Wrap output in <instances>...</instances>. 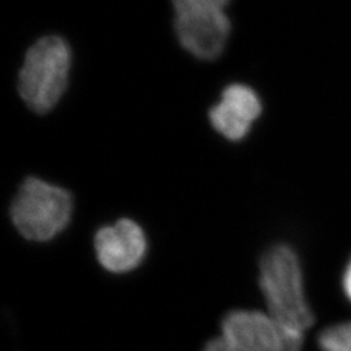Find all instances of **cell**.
<instances>
[{"mask_svg": "<svg viewBox=\"0 0 351 351\" xmlns=\"http://www.w3.org/2000/svg\"><path fill=\"white\" fill-rule=\"evenodd\" d=\"M262 111L261 101L249 86L234 84L223 91L221 101L210 111L213 128L229 141L245 138Z\"/></svg>", "mask_w": 351, "mask_h": 351, "instance_id": "cell-6", "label": "cell"}, {"mask_svg": "<svg viewBox=\"0 0 351 351\" xmlns=\"http://www.w3.org/2000/svg\"><path fill=\"white\" fill-rule=\"evenodd\" d=\"M259 285L281 339V351H301L304 332L314 324L306 301L300 259L288 245L265 251L259 264Z\"/></svg>", "mask_w": 351, "mask_h": 351, "instance_id": "cell-1", "label": "cell"}, {"mask_svg": "<svg viewBox=\"0 0 351 351\" xmlns=\"http://www.w3.org/2000/svg\"><path fill=\"white\" fill-rule=\"evenodd\" d=\"M72 213V194L36 177L26 178L11 204L13 226L24 239L34 242L59 236L69 226Z\"/></svg>", "mask_w": 351, "mask_h": 351, "instance_id": "cell-2", "label": "cell"}, {"mask_svg": "<svg viewBox=\"0 0 351 351\" xmlns=\"http://www.w3.org/2000/svg\"><path fill=\"white\" fill-rule=\"evenodd\" d=\"M323 351H351V322L326 328L319 336Z\"/></svg>", "mask_w": 351, "mask_h": 351, "instance_id": "cell-9", "label": "cell"}, {"mask_svg": "<svg viewBox=\"0 0 351 351\" xmlns=\"http://www.w3.org/2000/svg\"><path fill=\"white\" fill-rule=\"evenodd\" d=\"M203 351H281V339L269 315L236 310L224 316L221 336L208 341Z\"/></svg>", "mask_w": 351, "mask_h": 351, "instance_id": "cell-4", "label": "cell"}, {"mask_svg": "<svg viewBox=\"0 0 351 351\" xmlns=\"http://www.w3.org/2000/svg\"><path fill=\"white\" fill-rule=\"evenodd\" d=\"M72 52L63 38H40L26 52L19 75V91L26 106L34 112L52 110L68 85Z\"/></svg>", "mask_w": 351, "mask_h": 351, "instance_id": "cell-3", "label": "cell"}, {"mask_svg": "<svg viewBox=\"0 0 351 351\" xmlns=\"http://www.w3.org/2000/svg\"><path fill=\"white\" fill-rule=\"evenodd\" d=\"M176 34L185 50L202 60L221 55L230 33L226 13L210 17H176Z\"/></svg>", "mask_w": 351, "mask_h": 351, "instance_id": "cell-7", "label": "cell"}, {"mask_svg": "<svg viewBox=\"0 0 351 351\" xmlns=\"http://www.w3.org/2000/svg\"><path fill=\"white\" fill-rule=\"evenodd\" d=\"M230 0H172L176 17H208L226 13Z\"/></svg>", "mask_w": 351, "mask_h": 351, "instance_id": "cell-8", "label": "cell"}, {"mask_svg": "<svg viewBox=\"0 0 351 351\" xmlns=\"http://www.w3.org/2000/svg\"><path fill=\"white\" fill-rule=\"evenodd\" d=\"M342 285H343V291H345L346 297H348L349 301L351 302V261L349 265H348V268H346V271H345Z\"/></svg>", "mask_w": 351, "mask_h": 351, "instance_id": "cell-10", "label": "cell"}, {"mask_svg": "<svg viewBox=\"0 0 351 351\" xmlns=\"http://www.w3.org/2000/svg\"><path fill=\"white\" fill-rule=\"evenodd\" d=\"M94 247L98 262L106 271L111 274H128L145 261L147 239L143 229L136 221L121 219L97 232Z\"/></svg>", "mask_w": 351, "mask_h": 351, "instance_id": "cell-5", "label": "cell"}]
</instances>
